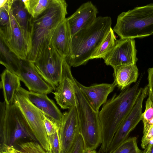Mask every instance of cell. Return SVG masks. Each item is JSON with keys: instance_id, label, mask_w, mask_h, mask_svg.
<instances>
[{"instance_id": "cell-1", "label": "cell", "mask_w": 153, "mask_h": 153, "mask_svg": "<svg viewBox=\"0 0 153 153\" xmlns=\"http://www.w3.org/2000/svg\"><path fill=\"white\" fill-rule=\"evenodd\" d=\"M142 76L131 87L118 95L115 94L104 103L99 111L101 142L98 153H107L113 137L120 125L129 113L140 94L139 86Z\"/></svg>"}, {"instance_id": "cell-2", "label": "cell", "mask_w": 153, "mask_h": 153, "mask_svg": "<svg viewBox=\"0 0 153 153\" xmlns=\"http://www.w3.org/2000/svg\"><path fill=\"white\" fill-rule=\"evenodd\" d=\"M68 4L64 0H51L47 10L32 22L31 42L27 59L34 62L51 44L59 25L66 18Z\"/></svg>"}, {"instance_id": "cell-3", "label": "cell", "mask_w": 153, "mask_h": 153, "mask_svg": "<svg viewBox=\"0 0 153 153\" xmlns=\"http://www.w3.org/2000/svg\"><path fill=\"white\" fill-rule=\"evenodd\" d=\"M111 24L110 17L99 16L90 26L71 37L69 52L65 59L70 67L85 64L91 60L111 28Z\"/></svg>"}, {"instance_id": "cell-4", "label": "cell", "mask_w": 153, "mask_h": 153, "mask_svg": "<svg viewBox=\"0 0 153 153\" xmlns=\"http://www.w3.org/2000/svg\"><path fill=\"white\" fill-rule=\"evenodd\" d=\"M0 151L14 147L22 139L36 140L21 111L14 102L7 105L4 101L0 103Z\"/></svg>"}, {"instance_id": "cell-5", "label": "cell", "mask_w": 153, "mask_h": 153, "mask_svg": "<svg viewBox=\"0 0 153 153\" xmlns=\"http://www.w3.org/2000/svg\"><path fill=\"white\" fill-rule=\"evenodd\" d=\"M113 30L122 39L141 38L153 34V3L136 7L118 16Z\"/></svg>"}, {"instance_id": "cell-6", "label": "cell", "mask_w": 153, "mask_h": 153, "mask_svg": "<svg viewBox=\"0 0 153 153\" xmlns=\"http://www.w3.org/2000/svg\"><path fill=\"white\" fill-rule=\"evenodd\" d=\"M75 79L74 88L77 99L76 106L80 134L85 149L95 150L101 144V127L98 112L91 107L78 86Z\"/></svg>"}, {"instance_id": "cell-7", "label": "cell", "mask_w": 153, "mask_h": 153, "mask_svg": "<svg viewBox=\"0 0 153 153\" xmlns=\"http://www.w3.org/2000/svg\"><path fill=\"white\" fill-rule=\"evenodd\" d=\"M27 91L21 87L19 88L15 93L13 102L22 113L36 140L48 152L50 145L44 125V114L30 101Z\"/></svg>"}, {"instance_id": "cell-8", "label": "cell", "mask_w": 153, "mask_h": 153, "mask_svg": "<svg viewBox=\"0 0 153 153\" xmlns=\"http://www.w3.org/2000/svg\"><path fill=\"white\" fill-rule=\"evenodd\" d=\"M65 59L51 44L33 62L39 74L54 90L58 85Z\"/></svg>"}, {"instance_id": "cell-9", "label": "cell", "mask_w": 153, "mask_h": 153, "mask_svg": "<svg viewBox=\"0 0 153 153\" xmlns=\"http://www.w3.org/2000/svg\"><path fill=\"white\" fill-rule=\"evenodd\" d=\"M10 21L7 25L0 26V39L9 49L20 59H27L30 50V42L15 20L11 8Z\"/></svg>"}, {"instance_id": "cell-10", "label": "cell", "mask_w": 153, "mask_h": 153, "mask_svg": "<svg viewBox=\"0 0 153 153\" xmlns=\"http://www.w3.org/2000/svg\"><path fill=\"white\" fill-rule=\"evenodd\" d=\"M70 67L65 59L58 85L55 91L52 92L57 104L63 109H69L77 105L74 88L75 79L72 76Z\"/></svg>"}, {"instance_id": "cell-11", "label": "cell", "mask_w": 153, "mask_h": 153, "mask_svg": "<svg viewBox=\"0 0 153 153\" xmlns=\"http://www.w3.org/2000/svg\"><path fill=\"white\" fill-rule=\"evenodd\" d=\"M135 43L134 39H117L113 48L103 59L105 63L113 68L136 64L138 58Z\"/></svg>"}, {"instance_id": "cell-12", "label": "cell", "mask_w": 153, "mask_h": 153, "mask_svg": "<svg viewBox=\"0 0 153 153\" xmlns=\"http://www.w3.org/2000/svg\"><path fill=\"white\" fill-rule=\"evenodd\" d=\"M62 114V122L59 131L61 146V153H68L80 134L76 106Z\"/></svg>"}, {"instance_id": "cell-13", "label": "cell", "mask_w": 153, "mask_h": 153, "mask_svg": "<svg viewBox=\"0 0 153 153\" xmlns=\"http://www.w3.org/2000/svg\"><path fill=\"white\" fill-rule=\"evenodd\" d=\"M16 75L30 91L46 94L53 92V88L39 74L33 62L27 59H20Z\"/></svg>"}, {"instance_id": "cell-14", "label": "cell", "mask_w": 153, "mask_h": 153, "mask_svg": "<svg viewBox=\"0 0 153 153\" xmlns=\"http://www.w3.org/2000/svg\"><path fill=\"white\" fill-rule=\"evenodd\" d=\"M143 103L139 101L135 103L131 111L123 121L115 133L107 153H111L128 138L130 132L142 120Z\"/></svg>"}, {"instance_id": "cell-15", "label": "cell", "mask_w": 153, "mask_h": 153, "mask_svg": "<svg viewBox=\"0 0 153 153\" xmlns=\"http://www.w3.org/2000/svg\"><path fill=\"white\" fill-rule=\"evenodd\" d=\"M98 10L91 1L82 4L71 15L66 18L71 37L79 31L91 25L97 17Z\"/></svg>"}, {"instance_id": "cell-16", "label": "cell", "mask_w": 153, "mask_h": 153, "mask_svg": "<svg viewBox=\"0 0 153 153\" xmlns=\"http://www.w3.org/2000/svg\"><path fill=\"white\" fill-rule=\"evenodd\" d=\"M81 91L90 105L96 111L99 112L101 106L107 101L109 94L116 86L113 83H103L86 86L75 79Z\"/></svg>"}, {"instance_id": "cell-17", "label": "cell", "mask_w": 153, "mask_h": 153, "mask_svg": "<svg viewBox=\"0 0 153 153\" xmlns=\"http://www.w3.org/2000/svg\"><path fill=\"white\" fill-rule=\"evenodd\" d=\"M30 101L47 117L52 119L60 126L63 120V114L53 100L47 94L27 91Z\"/></svg>"}, {"instance_id": "cell-18", "label": "cell", "mask_w": 153, "mask_h": 153, "mask_svg": "<svg viewBox=\"0 0 153 153\" xmlns=\"http://www.w3.org/2000/svg\"><path fill=\"white\" fill-rule=\"evenodd\" d=\"M71 38L69 25L66 18L56 28L51 42L64 59L69 54Z\"/></svg>"}, {"instance_id": "cell-19", "label": "cell", "mask_w": 153, "mask_h": 153, "mask_svg": "<svg viewBox=\"0 0 153 153\" xmlns=\"http://www.w3.org/2000/svg\"><path fill=\"white\" fill-rule=\"evenodd\" d=\"M113 68V83L122 90L137 82L138 69L136 64L120 65Z\"/></svg>"}, {"instance_id": "cell-20", "label": "cell", "mask_w": 153, "mask_h": 153, "mask_svg": "<svg viewBox=\"0 0 153 153\" xmlns=\"http://www.w3.org/2000/svg\"><path fill=\"white\" fill-rule=\"evenodd\" d=\"M11 8L15 20L29 40L30 45L33 18L21 0H11Z\"/></svg>"}, {"instance_id": "cell-21", "label": "cell", "mask_w": 153, "mask_h": 153, "mask_svg": "<svg viewBox=\"0 0 153 153\" xmlns=\"http://www.w3.org/2000/svg\"><path fill=\"white\" fill-rule=\"evenodd\" d=\"M0 88L2 89L4 101L7 105L14 102L15 93L21 87L20 80L16 74L5 69L1 74Z\"/></svg>"}, {"instance_id": "cell-22", "label": "cell", "mask_w": 153, "mask_h": 153, "mask_svg": "<svg viewBox=\"0 0 153 153\" xmlns=\"http://www.w3.org/2000/svg\"><path fill=\"white\" fill-rule=\"evenodd\" d=\"M0 63L7 70L16 74L20 59L11 51L1 39H0Z\"/></svg>"}, {"instance_id": "cell-23", "label": "cell", "mask_w": 153, "mask_h": 153, "mask_svg": "<svg viewBox=\"0 0 153 153\" xmlns=\"http://www.w3.org/2000/svg\"><path fill=\"white\" fill-rule=\"evenodd\" d=\"M117 39L112 28L103 41L92 56L91 59H104L114 46Z\"/></svg>"}, {"instance_id": "cell-24", "label": "cell", "mask_w": 153, "mask_h": 153, "mask_svg": "<svg viewBox=\"0 0 153 153\" xmlns=\"http://www.w3.org/2000/svg\"><path fill=\"white\" fill-rule=\"evenodd\" d=\"M51 0H26L23 1L27 11L33 18H36L48 7Z\"/></svg>"}, {"instance_id": "cell-25", "label": "cell", "mask_w": 153, "mask_h": 153, "mask_svg": "<svg viewBox=\"0 0 153 153\" xmlns=\"http://www.w3.org/2000/svg\"><path fill=\"white\" fill-rule=\"evenodd\" d=\"M18 148L8 147V149L12 153H47L40 144L35 142H28L19 145Z\"/></svg>"}, {"instance_id": "cell-26", "label": "cell", "mask_w": 153, "mask_h": 153, "mask_svg": "<svg viewBox=\"0 0 153 153\" xmlns=\"http://www.w3.org/2000/svg\"><path fill=\"white\" fill-rule=\"evenodd\" d=\"M111 153H141L138 148L136 137L128 138Z\"/></svg>"}, {"instance_id": "cell-27", "label": "cell", "mask_w": 153, "mask_h": 153, "mask_svg": "<svg viewBox=\"0 0 153 153\" xmlns=\"http://www.w3.org/2000/svg\"><path fill=\"white\" fill-rule=\"evenodd\" d=\"M143 124V136L147 133L150 127L153 126V102L148 98L146 102V108L143 113L142 120Z\"/></svg>"}, {"instance_id": "cell-28", "label": "cell", "mask_w": 153, "mask_h": 153, "mask_svg": "<svg viewBox=\"0 0 153 153\" xmlns=\"http://www.w3.org/2000/svg\"><path fill=\"white\" fill-rule=\"evenodd\" d=\"M11 0L2 1L0 6V24L1 26L7 25L10 22L9 9Z\"/></svg>"}, {"instance_id": "cell-29", "label": "cell", "mask_w": 153, "mask_h": 153, "mask_svg": "<svg viewBox=\"0 0 153 153\" xmlns=\"http://www.w3.org/2000/svg\"><path fill=\"white\" fill-rule=\"evenodd\" d=\"M59 131L48 136L50 149L49 151L46 152L47 153H61V146Z\"/></svg>"}, {"instance_id": "cell-30", "label": "cell", "mask_w": 153, "mask_h": 153, "mask_svg": "<svg viewBox=\"0 0 153 153\" xmlns=\"http://www.w3.org/2000/svg\"><path fill=\"white\" fill-rule=\"evenodd\" d=\"M43 121L45 128L48 136L54 134L59 130L60 126L45 114L44 115Z\"/></svg>"}, {"instance_id": "cell-31", "label": "cell", "mask_w": 153, "mask_h": 153, "mask_svg": "<svg viewBox=\"0 0 153 153\" xmlns=\"http://www.w3.org/2000/svg\"><path fill=\"white\" fill-rule=\"evenodd\" d=\"M84 149L83 140L79 134L68 153H82Z\"/></svg>"}, {"instance_id": "cell-32", "label": "cell", "mask_w": 153, "mask_h": 153, "mask_svg": "<svg viewBox=\"0 0 153 153\" xmlns=\"http://www.w3.org/2000/svg\"><path fill=\"white\" fill-rule=\"evenodd\" d=\"M148 98L153 102V67L148 70Z\"/></svg>"}, {"instance_id": "cell-33", "label": "cell", "mask_w": 153, "mask_h": 153, "mask_svg": "<svg viewBox=\"0 0 153 153\" xmlns=\"http://www.w3.org/2000/svg\"><path fill=\"white\" fill-rule=\"evenodd\" d=\"M152 138H153V126L150 127L146 134L144 136H143L142 137L141 143L142 148H145L146 146H147Z\"/></svg>"}, {"instance_id": "cell-34", "label": "cell", "mask_w": 153, "mask_h": 153, "mask_svg": "<svg viewBox=\"0 0 153 153\" xmlns=\"http://www.w3.org/2000/svg\"><path fill=\"white\" fill-rule=\"evenodd\" d=\"M142 153H153V143L149 144L146 148Z\"/></svg>"}, {"instance_id": "cell-35", "label": "cell", "mask_w": 153, "mask_h": 153, "mask_svg": "<svg viewBox=\"0 0 153 153\" xmlns=\"http://www.w3.org/2000/svg\"><path fill=\"white\" fill-rule=\"evenodd\" d=\"M82 153H98L95 149H84Z\"/></svg>"}, {"instance_id": "cell-36", "label": "cell", "mask_w": 153, "mask_h": 153, "mask_svg": "<svg viewBox=\"0 0 153 153\" xmlns=\"http://www.w3.org/2000/svg\"><path fill=\"white\" fill-rule=\"evenodd\" d=\"M0 153H12L7 149H5L3 151H0Z\"/></svg>"}]
</instances>
